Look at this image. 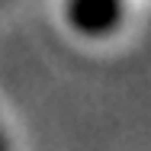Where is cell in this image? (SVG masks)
Segmentation results:
<instances>
[{
    "label": "cell",
    "mask_w": 151,
    "mask_h": 151,
    "mask_svg": "<svg viewBox=\"0 0 151 151\" xmlns=\"http://www.w3.org/2000/svg\"><path fill=\"white\" fill-rule=\"evenodd\" d=\"M6 148V138H3V132H0V151Z\"/></svg>",
    "instance_id": "7a4b0ae2"
},
{
    "label": "cell",
    "mask_w": 151,
    "mask_h": 151,
    "mask_svg": "<svg viewBox=\"0 0 151 151\" xmlns=\"http://www.w3.org/2000/svg\"><path fill=\"white\" fill-rule=\"evenodd\" d=\"M64 16L81 35H109L122 19V0H64Z\"/></svg>",
    "instance_id": "6da1fadb"
}]
</instances>
